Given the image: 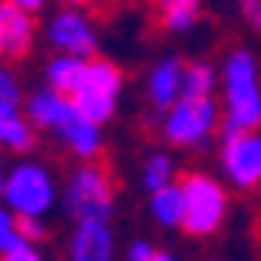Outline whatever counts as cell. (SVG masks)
Wrapping results in <instances>:
<instances>
[{
    "label": "cell",
    "mask_w": 261,
    "mask_h": 261,
    "mask_svg": "<svg viewBox=\"0 0 261 261\" xmlns=\"http://www.w3.org/2000/svg\"><path fill=\"white\" fill-rule=\"evenodd\" d=\"M217 122H221V112L211 95H180L166 109L163 136L173 146H200L217 129Z\"/></svg>",
    "instance_id": "4"
},
{
    "label": "cell",
    "mask_w": 261,
    "mask_h": 261,
    "mask_svg": "<svg viewBox=\"0 0 261 261\" xmlns=\"http://www.w3.org/2000/svg\"><path fill=\"white\" fill-rule=\"evenodd\" d=\"M180 187H184V224L180 227L190 238H211L227 214L224 187L207 173H187Z\"/></svg>",
    "instance_id": "3"
},
{
    "label": "cell",
    "mask_w": 261,
    "mask_h": 261,
    "mask_svg": "<svg viewBox=\"0 0 261 261\" xmlns=\"http://www.w3.org/2000/svg\"><path fill=\"white\" fill-rule=\"evenodd\" d=\"M65 4H71V7H88V4H95V0H65Z\"/></svg>",
    "instance_id": "27"
},
{
    "label": "cell",
    "mask_w": 261,
    "mask_h": 261,
    "mask_svg": "<svg viewBox=\"0 0 261 261\" xmlns=\"http://www.w3.org/2000/svg\"><path fill=\"white\" fill-rule=\"evenodd\" d=\"M71 98L68 95H61V92H38V95L31 98V106H28V112H31V122L34 126H44V129H58V122L71 112Z\"/></svg>",
    "instance_id": "13"
},
{
    "label": "cell",
    "mask_w": 261,
    "mask_h": 261,
    "mask_svg": "<svg viewBox=\"0 0 261 261\" xmlns=\"http://www.w3.org/2000/svg\"><path fill=\"white\" fill-rule=\"evenodd\" d=\"M241 14L248 17L251 28L261 31V0H241Z\"/></svg>",
    "instance_id": "25"
},
{
    "label": "cell",
    "mask_w": 261,
    "mask_h": 261,
    "mask_svg": "<svg viewBox=\"0 0 261 261\" xmlns=\"http://www.w3.org/2000/svg\"><path fill=\"white\" fill-rule=\"evenodd\" d=\"M17 98H20V92H17V85H14V78L0 68V102H14V106H17Z\"/></svg>",
    "instance_id": "24"
},
{
    "label": "cell",
    "mask_w": 261,
    "mask_h": 261,
    "mask_svg": "<svg viewBox=\"0 0 261 261\" xmlns=\"http://www.w3.org/2000/svg\"><path fill=\"white\" fill-rule=\"evenodd\" d=\"M200 17L197 0H160V20L170 31H190Z\"/></svg>",
    "instance_id": "16"
},
{
    "label": "cell",
    "mask_w": 261,
    "mask_h": 261,
    "mask_svg": "<svg viewBox=\"0 0 261 261\" xmlns=\"http://www.w3.org/2000/svg\"><path fill=\"white\" fill-rule=\"evenodd\" d=\"M170 176H173V163H170L166 156H153V160L146 163L143 184H146V190H160V187L170 184Z\"/></svg>",
    "instance_id": "19"
},
{
    "label": "cell",
    "mask_w": 261,
    "mask_h": 261,
    "mask_svg": "<svg viewBox=\"0 0 261 261\" xmlns=\"http://www.w3.org/2000/svg\"><path fill=\"white\" fill-rule=\"evenodd\" d=\"M0 143L7 146V149H14V153H28L31 146H34V133L17 116L14 102H0Z\"/></svg>",
    "instance_id": "14"
},
{
    "label": "cell",
    "mask_w": 261,
    "mask_h": 261,
    "mask_svg": "<svg viewBox=\"0 0 261 261\" xmlns=\"http://www.w3.org/2000/svg\"><path fill=\"white\" fill-rule=\"evenodd\" d=\"M153 214L163 227H180L184 224V187L166 184L153 190Z\"/></svg>",
    "instance_id": "15"
},
{
    "label": "cell",
    "mask_w": 261,
    "mask_h": 261,
    "mask_svg": "<svg viewBox=\"0 0 261 261\" xmlns=\"http://www.w3.org/2000/svg\"><path fill=\"white\" fill-rule=\"evenodd\" d=\"M14 238H17V221H14L7 211H0V254H4V248H7Z\"/></svg>",
    "instance_id": "22"
},
{
    "label": "cell",
    "mask_w": 261,
    "mask_h": 261,
    "mask_svg": "<svg viewBox=\"0 0 261 261\" xmlns=\"http://www.w3.org/2000/svg\"><path fill=\"white\" fill-rule=\"evenodd\" d=\"M17 234H24L31 244H41L44 238H48V231H44V224L34 217V214H20L17 217Z\"/></svg>",
    "instance_id": "21"
},
{
    "label": "cell",
    "mask_w": 261,
    "mask_h": 261,
    "mask_svg": "<svg viewBox=\"0 0 261 261\" xmlns=\"http://www.w3.org/2000/svg\"><path fill=\"white\" fill-rule=\"evenodd\" d=\"M58 136L65 139L71 149H75L78 156H85V160H92V156L102 149V136H98V122H92V119L78 116V109H71L65 119L58 122Z\"/></svg>",
    "instance_id": "12"
},
{
    "label": "cell",
    "mask_w": 261,
    "mask_h": 261,
    "mask_svg": "<svg viewBox=\"0 0 261 261\" xmlns=\"http://www.w3.org/2000/svg\"><path fill=\"white\" fill-rule=\"evenodd\" d=\"M48 38H51V44L58 51H65V55H78V58L95 55V31H92V24H88L82 14H75V10H65V14H58V17L51 20Z\"/></svg>",
    "instance_id": "8"
},
{
    "label": "cell",
    "mask_w": 261,
    "mask_h": 261,
    "mask_svg": "<svg viewBox=\"0 0 261 261\" xmlns=\"http://www.w3.org/2000/svg\"><path fill=\"white\" fill-rule=\"evenodd\" d=\"M4 194H7L10 207L17 214H34V217H41V214L55 203V184H51V173L44 166L24 163L10 173Z\"/></svg>",
    "instance_id": "7"
},
{
    "label": "cell",
    "mask_w": 261,
    "mask_h": 261,
    "mask_svg": "<svg viewBox=\"0 0 261 261\" xmlns=\"http://www.w3.org/2000/svg\"><path fill=\"white\" fill-rule=\"evenodd\" d=\"M129 258H133V261H156V258H170V254L156 251L153 244H146V241H136L133 248H129Z\"/></svg>",
    "instance_id": "23"
},
{
    "label": "cell",
    "mask_w": 261,
    "mask_h": 261,
    "mask_svg": "<svg viewBox=\"0 0 261 261\" xmlns=\"http://www.w3.org/2000/svg\"><path fill=\"white\" fill-rule=\"evenodd\" d=\"M112 173H109L106 163H88L82 166L68 187V197H65V207L68 214H75L78 221H88V217H98L106 221L112 214Z\"/></svg>",
    "instance_id": "5"
},
{
    "label": "cell",
    "mask_w": 261,
    "mask_h": 261,
    "mask_svg": "<svg viewBox=\"0 0 261 261\" xmlns=\"http://www.w3.org/2000/svg\"><path fill=\"white\" fill-rule=\"evenodd\" d=\"M184 95V61L166 58L149 71V98L156 109H170Z\"/></svg>",
    "instance_id": "11"
},
{
    "label": "cell",
    "mask_w": 261,
    "mask_h": 261,
    "mask_svg": "<svg viewBox=\"0 0 261 261\" xmlns=\"http://www.w3.org/2000/svg\"><path fill=\"white\" fill-rule=\"evenodd\" d=\"M68 254L75 261H106V258H112V234H109V224L98 221V217L78 221Z\"/></svg>",
    "instance_id": "10"
},
{
    "label": "cell",
    "mask_w": 261,
    "mask_h": 261,
    "mask_svg": "<svg viewBox=\"0 0 261 261\" xmlns=\"http://www.w3.org/2000/svg\"><path fill=\"white\" fill-rule=\"evenodd\" d=\"M224 173L234 187L251 190L261 184V136L254 129H227L224 133Z\"/></svg>",
    "instance_id": "6"
},
{
    "label": "cell",
    "mask_w": 261,
    "mask_h": 261,
    "mask_svg": "<svg viewBox=\"0 0 261 261\" xmlns=\"http://www.w3.org/2000/svg\"><path fill=\"white\" fill-rule=\"evenodd\" d=\"M119 88H122V71L112 61L95 58V61L82 65V75H78L75 88L68 92V98L78 109V116H85V119L102 126L112 116V109H116Z\"/></svg>",
    "instance_id": "2"
},
{
    "label": "cell",
    "mask_w": 261,
    "mask_h": 261,
    "mask_svg": "<svg viewBox=\"0 0 261 261\" xmlns=\"http://www.w3.org/2000/svg\"><path fill=\"white\" fill-rule=\"evenodd\" d=\"M224 95H227V129H258L261 122V88H258V71L248 51H234L224 68Z\"/></svg>",
    "instance_id": "1"
},
{
    "label": "cell",
    "mask_w": 261,
    "mask_h": 261,
    "mask_svg": "<svg viewBox=\"0 0 261 261\" xmlns=\"http://www.w3.org/2000/svg\"><path fill=\"white\" fill-rule=\"evenodd\" d=\"M10 4H17V7H24V10L31 14V10H41L44 4H48V0H10Z\"/></svg>",
    "instance_id": "26"
},
{
    "label": "cell",
    "mask_w": 261,
    "mask_h": 261,
    "mask_svg": "<svg viewBox=\"0 0 261 261\" xmlns=\"http://www.w3.org/2000/svg\"><path fill=\"white\" fill-rule=\"evenodd\" d=\"M4 258H7V261H38V248H31L28 238L17 234V238L4 248Z\"/></svg>",
    "instance_id": "20"
},
{
    "label": "cell",
    "mask_w": 261,
    "mask_h": 261,
    "mask_svg": "<svg viewBox=\"0 0 261 261\" xmlns=\"http://www.w3.org/2000/svg\"><path fill=\"white\" fill-rule=\"evenodd\" d=\"M31 38H34V24H31L28 10L4 0L0 4V55L24 58L31 48Z\"/></svg>",
    "instance_id": "9"
},
{
    "label": "cell",
    "mask_w": 261,
    "mask_h": 261,
    "mask_svg": "<svg viewBox=\"0 0 261 261\" xmlns=\"http://www.w3.org/2000/svg\"><path fill=\"white\" fill-rule=\"evenodd\" d=\"M214 92V68L194 61V65H184V95H211Z\"/></svg>",
    "instance_id": "18"
},
{
    "label": "cell",
    "mask_w": 261,
    "mask_h": 261,
    "mask_svg": "<svg viewBox=\"0 0 261 261\" xmlns=\"http://www.w3.org/2000/svg\"><path fill=\"white\" fill-rule=\"evenodd\" d=\"M82 65H85V58H78V55H65V58L51 61L48 65V82L55 92H61V95H68L71 88H75L78 75H82Z\"/></svg>",
    "instance_id": "17"
},
{
    "label": "cell",
    "mask_w": 261,
    "mask_h": 261,
    "mask_svg": "<svg viewBox=\"0 0 261 261\" xmlns=\"http://www.w3.org/2000/svg\"><path fill=\"white\" fill-rule=\"evenodd\" d=\"M0 194H4V176H0Z\"/></svg>",
    "instance_id": "28"
}]
</instances>
